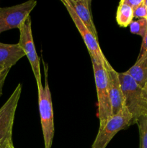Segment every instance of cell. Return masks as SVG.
I'll use <instances>...</instances> for the list:
<instances>
[{
	"label": "cell",
	"instance_id": "7a4b0ae2",
	"mask_svg": "<svg viewBox=\"0 0 147 148\" xmlns=\"http://www.w3.org/2000/svg\"><path fill=\"white\" fill-rule=\"evenodd\" d=\"M125 106L133 118L135 124L140 117L147 115V101L141 88L125 72H118Z\"/></svg>",
	"mask_w": 147,
	"mask_h": 148
},
{
	"label": "cell",
	"instance_id": "5b68a950",
	"mask_svg": "<svg viewBox=\"0 0 147 148\" xmlns=\"http://www.w3.org/2000/svg\"><path fill=\"white\" fill-rule=\"evenodd\" d=\"M36 4L37 1L30 0L11 7H0V34L12 29H20Z\"/></svg>",
	"mask_w": 147,
	"mask_h": 148
},
{
	"label": "cell",
	"instance_id": "9a60e30c",
	"mask_svg": "<svg viewBox=\"0 0 147 148\" xmlns=\"http://www.w3.org/2000/svg\"><path fill=\"white\" fill-rule=\"evenodd\" d=\"M130 31L131 33L144 38L147 33L146 19H137L133 20L130 25Z\"/></svg>",
	"mask_w": 147,
	"mask_h": 148
},
{
	"label": "cell",
	"instance_id": "6da1fadb",
	"mask_svg": "<svg viewBox=\"0 0 147 148\" xmlns=\"http://www.w3.org/2000/svg\"><path fill=\"white\" fill-rule=\"evenodd\" d=\"M45 68V86L37 85L38 107L45 148H51L54 137V119L51 92L48 82V67Z\"/></svg>",
	"mask_w": 147,
	"mask_h": 148
},
{
	"label": "cell",
	"instance_id": "30bf717a",
	"mask_svg": "<svg viewBox=\"0 0 147 148\" xmlns=\"http://www.w3.org/2000/svg\"><path fill=\"white\" fill-rule=\"evenodd\" d=\"M84 25L98 40V33L92 17V0H68Z\"/></svg>",
	"mask_w": 147,
	"mask_h": 148
},
{
	"label": "cell",
	"instance_id": "4fadbf2b",
	"mask_svg": "<svg viewBox=\"0 0 147 148\" xmlns=\"http://www.w3.org/2000/svg\"><path fill=\"white\" fill-rule=\"evenodd\" d=\"M133 10L127 4H124L122 0L120 1L116 12V21L119 26L126 27L133 21Z\"/></svg>",
	"mask_w": 147,
	"mask_h": 148
},
{
	"label": "cell",
	"instance_id": "5bb4252c",
	"mask_svg": "<svg viewBox=\"0 0 147 148\" xmlns=\"http://www.w3.org/2000/svg\"><path fill=\"white\" fill-rule=\"evenodd\" d=\"M140 135V148H147V115L140 117L136 121Z\"/></svg>",
	"mask_w": 147,
	"mask_h": 148
},
{
	"label": "cell",
	"instance_id": "ffe728a7",
	"mask_svg": "<svg viewBox=\"0 0 147 148\" xmlns=\"http://www.w3.org/2000/svg\"><path fill=\"white\" fill-rule=\"evenodd\" d=\"M5 148H14V145H13L12 139H10V140H7V143H6Z\"/></svg>",
	"mask_w": 147,
	"mask_h": 148
},
{
	"label": "cell",
	"instance_id": "603a6c76",
	"mask_svg": "<svg viewBox=\"0 0 147 148\" xmlns=\"http://www.w3.org/2000/svg\"><path fill=\"white\" fill-rule=\"evenodd\" d=\"M144 6H145V7H146V9H147V0H144Z\"/></svg>",
	"mask_w": 147,
	"mask_h": 148
},
{
	"label": "cell",
	"instance_id": "8992f818",
	"mask_svg": "<svg viewBox=\"0 0 147 148\" xmlns=\"http://www.w3.org/2000/svg\"><path fill=\"white\" fill-rule=\"evenodd\" d=\"M19 30H20L19 46L22 49L25 56H27L30 62L37 86L42 85L40 58L37 54L35 46L33 40V32H32V20L30 16L26 20V21L19 29Z\"/></svg>",
	"mask_w": 147,
	"mask_h": 148
},
{
	"label": "cell",
	"instance_id": "8fae6325",
	"mask_svg": "<svg viewBox=\"0 0 147 148\" xmlns=\"http://www.w3.org/2000/svg\"><path fill=\"white\" fill-rule=\"evenodd\" d=\"M24 56L25 54L18 43L8 44L0 42V67L10 69Z\"/></svg>",
	"mask_w": 147,
	"mask_h": 148
},
{
	"label": "cell",
	"instance_id": "d6986e66",
	"mask_svg": "<svg viewBox=\"0 0 147 148\" xmlns=\"http://www.w3.org/2000/svg\"><path fill=\"white\" fill-rule=\"evenodd\" d=\"M122 1H123L124 4H127L130 7H131L133 10H134L137 7L141 5L144 0H122Z\"/></svg>",
	"mask_w": 147,
	"mask_h": 148
},
{
	"label": "cell",
	"instance_id": "ac0fdd59",
	"mask_svg": "<svg viewBox=\"0 0 147 148\" xmlns=\"http://www.w3.org/2000/svg\"><path fill=\"white\" fill-rule=\"evenodd\" d=\"M10 69H4V70L0 73V97L2 95L3 88H4L5 80L6 79H7V75H8L9 72H10Z\"/></svg>",
	"mask_w": 147,
	"mask_h": 148
},
{
	"label": "cell",
	"instance_id": "cb8c5ba5",
	"mask_svg": "<svg viewBox=\"0 0 147 148\" xmlns=\"http://www.w3.org/2000/svg\"><path fill=\"white\" fill-rule=\"evenodd\" d=\"M4 69H3V68H1V67H0V73H1V72H2L3 70H4Z\"/></svg>",
	"mask_w": 147,
	"mask_h": 148
},
{
	"label": "cell",
	"instance_id": "9c48e42d",
	"mask_svg": "<svg viewBox=\"0 0 147 148\" xmlns=\"http://www.w3.org/2000/svg\"><path fill=\"white\" fill-rule=\"evenodd\" d=\"M104 64L106 70L108 87L112 115H115L125 108L123 94L121 89L118 72L113 69L108 59L104 62Z\"/></svg>",
	"mask_w": 147,
	"mask_h": 148
},
{
	"label": "cell",
	"instance_id": "7c38bea8",
	"mask_svg": "<svg viewBox=\"0 0 147 148\" xmlns=\"http://www.w3.org/2000/svg\"><path fill=\"white\" fill-rule=\"evenodd\" d=\"M127 74L144 89L147 84V58L135 62V63L125 71Z\"/></svg>",
	"mask_w": 147,
	"mask_h": 148
},
{
	"label": "cell",
	"instance_id": "44dd1931",
	"mask_svg": "<svg viewBox=\"0 0 147 148\" xmlns=\"http://www.w3.org/2000/svg\"><path fill=\"white\" fill-rule=\"evenodd\" d=\"M144 97H145L146 100L147 101V84L146 85L145 88L144 89Z\"/></svg>",
	"mask_w": 147,
	"mask_h": 148
},
{
	"label": "cell",
	"instance_id": "7402d4cb",
	"mask_svg": "<svg viewBox=\"0 0 147 148\" xmlns=\"http://www.w3.org/2000/svg\"><path fill=\"white\" fill-rule=\"evenodd\" d=\"M7 142H5L4 143H3V144L0 145V148H5V146H6V143H7Z\"/></svg>",
	"mask_w": 147,
	"mask_h": 148
},
{
	"label": "cell",
	"instance_id": "277c9868",
	"mask_svg": "<svg viewBox=\"0 0 147 148\" xmlns=\"http://www.w3.org/2000/svg\"><path fill=\"white\" fill-rule=\"evenodd\" d=\"M135 124L133 118L126 108L108 119L103 127L99 128L92 148H106L112 139L121 130Z\"/></svg>",
	"mask_w": 147,
	"mask_h": 148
},
{
	"label": "cell",
	"instance_id": "3957f363",
	"mask_svg": "<svg viewBox=\"0 0 147 148\" xmlns=\"http://www.w3.org/2000/svg\"><path fill=\"white\" fill-rule=\"evenodd\" d=\"M91 60L97 95V116L99 121V127H103L108 119L112 116L106 70L104 64L106 60L102 62L93 58H91Z\"/></svg>",
	"mask_w": 147,
	"mask_h": 148
},
{
	"label": "cell",
	"instance_id": "52a82bcc",
	"mask_svg": "<svg viewBox=\"0 0 147 148\" xmlns=\"http://www.w3.org/2000/svg\"><path fill=\"white\" fill-rule=\"evenodd\" d=\"M22 88V84L19 83L10 98L0 108V145L12 139L13 124Z\"/></svg>",
	"mask_w": 147,
	"mask_h": 148
},
{
	"label": "cell",
	"instance_id": "2e32d148",
	"mask_svg": "<svg viewBox=\"0 0 147 148\" xmlns=\"http://www.w3.org/2000/svg\"><path fill=\"white\" fill-rule=\"evenodd\" d=\"M133 17L137 19H146L147 20V9L144 6V1L141 5L133 10Z\"/></svg>",
	"mask_w": 147,
	"mask_h": 148
},
{
	"label": "cell",
	"instance_id": "ba28073f",
	"mask_svg": "<svg viewBox=\"0 0 147 148\" xmlns=\"http://www.w3.org/2000/svg\"><path fill=\"white\" fill-rule=\"evenodd\" d=\"M61 2L63 4V6L66 7L72 21L74 22L78 31L81 34V36H82V39H83L85 45L87 48L90 57L97 59V60L102 61V62H105V60H107V59L104 56L103 53H102L100 46H99L98 40L89 31V29L82 23V22L81 21L77 14H76L74 9L70 5L68 0H61Z\"/></svg>",
	"mask_w": 147,
	"mask_h": 148
},
{
	"label": "cell",
	"instance_id": "e0dca14e",
	"mask_svg": "<svg viewBox=\"0 0 147 148\" xmlns=\"http://www.w3.org/2000/svg\"><path fill=\"white\" fill-rule=\"evenodd\" d=\"M142 39L143 40L142 43H141V50H140V53L138 54L137 61L147 58V33Z\"/></svg>",
	"mask_w": 147,
	"mask_h": 148
}]
</instances>
